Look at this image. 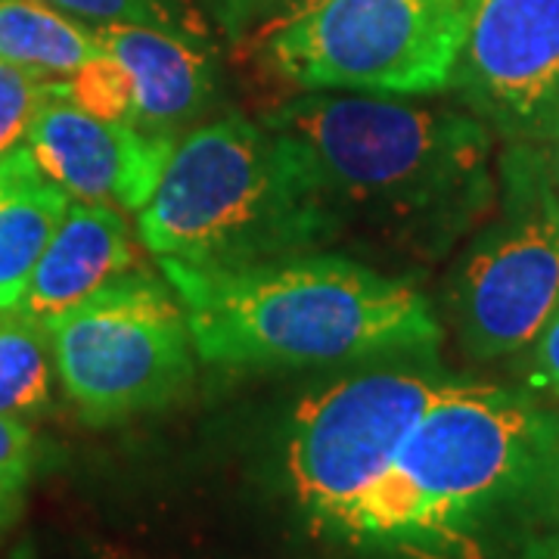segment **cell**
<instances>
[{"instance_id":"6da1fadb","label":"cell","mask_w":559,"mask_h":559,"mask_svg":"<svg viewBox=\"0 0 559 559\" xmlns=\"http://www.w3.org/2000/svg\"><path fill=\"white\" fill-rule=\"evenodd\" d=\"M264 124L299 150L342 237L360 227L432 259L498 202L491 128L473 112L308 91Z\"/></svg>"},{"instance_id":"7a4b0ae2","label":"cell","mask_w":559,"mask_h":559,"mask_svg":"<svg viewBox=\"0 0 559 559\" xmlns=\"http://www.w3.org/2000/svg\"><path fill=\"white\" fill-rule=\"evenodd\" d=\"M159 267L187 311L197 355L221 370L308 367L441 340L419 289L360 261L305 252L240 267Z\"/></svg>"},{"instance_id":"3957f363","label":"cell","mask_w":559,"mask_h":559,"mask_svg":"<svg viewBox=\"0 0 559 559\" xmlns=\"http://www.w3.org/2000/svg\"><path fill=\"white\" fill-rule=\"evenodd\" d=\"M559 495V423L525 392L444 382L345 538L444 547Z\"/></svg>"},{"instance_id":"277c9868","label":"cell","mask_w":559,"mask_h":559,"mask_svg":"<svg viewBox=\"0 0 559 559\" xmlns=\"http://www.w3.org/2000/svg\"><path fill=\"white\" fill-rule=\"evenodd\" d=\"M138 234L156 261L240 267L320 252L342 227L289 140L221 116L175 140Z\"/></svg>"},{"instance_id":"5b68a950","label":"cell","mask_w":559,"mask_h":559,"mask_svg":"<svg viewBox=\"0 0 559 559\" xmlns=\"http://www.w3.org/2000/svg\"><path fill=\"white\" fill-rule=\"evenodd\" d=\"M559 305V183L540 143H507L498 205L451 283V318L473 360L522 355Z\"/></svg>"},{"instance_id":"8992f818","label":"cell","mask_w":559,"mask_h":559,"mask_svg":"<svg viewBox=\"0 0 559 559\" xmlns=\"http://www.w3.org/2000/svg\"><path fill=\"white\" fill-rule=\"evenodd\" d=\"M476 0H323L255 44L301 91L377 97L441 94L454 84Z\"/></svg>"},{"instance_id":"52a82bcc","label":"cell","mask_w":559,"mask_h":559,"mask_svg":"<svg viewBox=\"0 0 559 559\" xmlns=\"http://www.w3.org/2000/svg\"><path fill=\"white\" fill-rule=\"evenodd\" d=\"M62 389L84 423L109 426L168 407L197 377L190 320L168 280L124 274L47 320Z\"/></svg>"},{"instance_id":"ba28073f","label":"cell","mask_w":559,"mask_h":559,"mask_svg":"<svg viewBox=\"0 0 559 559\" xmlns=\"http://www.w3.org/2000/svg\"><path fill=\"white\" fill-rule=\"evenodd\" d=\"M441 385L414 367H385L301 401L286 436V476L320 532L345 538Z\"/></svg>"},{"instance_id":"9c48e42d","label":"cell","mask_w":559,"mask_h":559,"mask_svg":"<svg viewBox=\"0 0 559 559\" xmlns=\"http://www.w3.org/2000/svg\"><path fill=\"white\" fill-rule=\"evenodd\" d=\"M507 143H547L559 121V0H476L454 84Z\"/></svg>"},{"instance_id":"30bf717a","label":"cell","mask_w":559,"mask_h":559,"mask_svg":"<svg viewBox=\"0 0 559 559\" xmlns=\"http://www.w3.org/2000/svg\"><path fill=\"white\" fill-rule=\"evenodd\" d=\"M25 146L40 171L69 197L119 212H140L159 183L175 140L94 116L69 97L66 79H53L28 124Z\"/></svg>"},{"instance_id":"8fae6325","label":"cell","mask_w":559,"mask_h":559,"mask_svg":"<svg viewBox=\"0 0 559 559\" xmlns=\"http://www.w3.org/2000/svg\"><path fill=\"white\" fill-rule=\"evenodd\" d=\"M97 44L119 66L124 121L143 134L178 140L215 103V62L205 40L146 25H100Z\"/></svg>"},{"instance_id":"7c38bea8","label":"cell","mask_w":559,"mask_h":559,"mask_svg":"<svg viewBox=\"0 0 559 559\" xmlns=\"http://www.w3.org/2000/svg\"><path fill=\"white\" fill-rule=\"evenodd\" d=\"M134 259L131 227L119 209L72 202L16 308L47 323L91 299L112 280L124 277L134 267Z\"/></svg>"},{"instance_id":"4fadbf2b","label":"cell","mask_w":559,"mask_h":559,"mask_svg":"<svg viewBox=\"0 0 559 559\" xmlns=\"http://www.w3.org/2000/svg\"><path fill=\"white\" fill-rule=\"evenodd\" d=\"M69 205V193L40 171L25 143L0 156V311L16 308Z\"/></svg>"},{"instance_id":"5bb4252c","label":"cell","mask_w":559,"mask_h":559,"mask_svg":"<svg viewBox=\"0 0 559 559\" xmlns=\"http://www.w3.org/2000/svg\"><path fill=\"white\" fill-rule=\"evenodd\" d=\"M97 53L94 25L72 20L44 0H0V62L47 79H72Z\"/></svg>"},{"instance_id":"9a60e30c","label":"cell","mask_w":559,"mask_h":559,"mask_svg":"<svg viewBox=\"0 0 559 559\" xmlns=\"http://www.w3.org/2000/svg\"><path fill=\"white\" fill-rule=\"evenodd\" d=\"M53 342L47 323L22 308L0 311V414L28 419L50 404Z\"/></svg>"},{"instance_id":"2e32d148","label":"cell","mask_w":559,"mask_h":559,"mask_svg":"<svg viewBox=\"0 0 559 559\" xmlns=\"http://www.w3.org/2000/svg\"><path fill=\"white\" fill-rule=\"evenodd\" d=\"M44 3L94 28L146 25L209 44V25L193 0H44Z\"/></svg>"},{"instance_id":"e0dca14e","label":"cell","mask_w":559,"mask_h":559,"mask_svg":"<svg viewBox=\"0 0 559 559\" xmlns=\"http://www.w3.org/2000/svg\"><path fill=\"white\" fill-rule=\"evenodd\" d=\"M50 81L32 69L0 62V156L22 146Z\"/></svg>"},{"instance_id":"ac0fdd59","label":"cell","mask_w":559,"mask_h":559,"mask_svg":"<svg viewBox=\"0 0 559 559\" xmlns=\"http://www.w3.org/2000/svg\"><path fill=\"white\" fill-rule=\"evenodd\" d=\"M35 469V439L25 419L0 414V525L20 513L22 495Z\"/></svg>"},{"instance_id":"d6986e66","label":"cell","mask_w":559,"mask_h":559,"mask_svg":"<svg viewBox=\"0 0 559 559\" xmlns=\"http://www.w3.org/2000/svg\"><path fill=\"white\" fill-rule=\"evenodd\" d=\"M522 355H525V367H522L525 389L538 395H559V305Z\"/></svg>"},{"instance_id":"ffe728a7","label":"cell","mask_w":559,"mask_h":559,"mask_svg":"<svg viewBox=\"0 0 559 559\" xmlns=\"http://www.w3.org/2000/svg\"><path fill=\"white\" fill-rule=\"evenodd\" d=\"M320 3L323 0H271V7L264 10V16L252 25V44H261L264 38L277 35L280 28L293 25V22L301 20L305 13H311Z\"/></svg>"},{"instance_id":"44dd1931","label":"cell","mask_w":559,"mask_h":559,"mask_svg":"<svg viewBox=\"0 0 559 559\" xmlns=\"http://www.w3.org/2000/svg\"><path fill=\"white\" fill-rule=\"evenodd\" d=\"M200 7L234 38H240L242 32L249 28L246 0H200Z\"/></svg>"},{"instance_id":"7402d4cb","label":"cell","mask_w":559,"mask_h":559,"mask_svg":"<svg viewBox=\"0 0 559 559\" xmlns=\"http://www.w3.org/2000/svg\"><path fill=\"white\" fill-rule=\"evenodd\" d=\"M547 143H550V165H554V178H557L559 183V121L554 124V131H550V138H547Z\"/></svg>"},{"instance_id":"603a6c76","label":"cell","mask_w":559,"mask_h":559,"mask_svg":"<svg viewBox=\"0 0 559 559\" xmlns=\"http://www.w3.org/2000/svg\"><path fill=\"white\" fill-rule=\"evenodd\" d=\"M271 7V0H246V13H249V28L264 16V10Z\"/></svg>"}]
</instances>
